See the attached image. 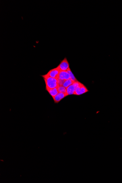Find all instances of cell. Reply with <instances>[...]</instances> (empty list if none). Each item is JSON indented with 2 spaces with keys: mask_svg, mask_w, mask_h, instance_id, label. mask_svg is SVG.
<instances>
[{
  "mask_svg": "<svg viewBox=\"0 0 122 183\" xmlns=\"http://www.w3.org/2000/svg\"><path fill=\"white\" fill-rule=\"evenodd\" d=\"M60 72V71L57 67V68H54V69L50 70L48 72L47 74L51 78L58 79L59 78Z\"/></svg>",
  "mask_w": 122,
  "mask_h": 183,
  "instance_id": "3957f363",
  "label": "cell"
},
{
  "mask_svg": "<svg viewBox=\"0 0 122 183\" xmlns=\"http://www.w3.org/2000/svg\"><path fill=\"white\" fill-rule=\"evenodd\" d=\"M75 90V87L73 84L67 88V96L74 95Z\"/></svg>",
  "mask_w": 122,
  "mask_h": 183,
  "instance_id": "52a82bcc",
  "label": "cell"
},
{
  "mask_svg": "<svg viewBox=\"0 0 122 183\" xmlns=\"http://www.w3.org/2000/svg\"><path fill=\"white\" fill-rule=\"evenodd\" d=\"M88 92L86 86L81 83L80 86L76 89L74 95L80 96Z\"/></svg>",
  "mask_w": 122,
  "mask_h": 183,
  "instance_id": "277c9868",
  "label": "cell"
},
{
  "mask_svg": "<svg viewBox=\"0 0 122 183\" xmlns=\"http://www.w3.org/2000/svg\"><path fill=\"white\" fill-rule=\"evenodd\" d=\"M75 81H73L70 79L68 80H65V82L63 83V86L67 88L70 85H72L74 82Z\"/></svg>",
  "mask_w": 122,
  "mask_h": 183,
  "instance_id": "9c48e42d",
  "label": "cell"
},
{
  "mask_svg": "<svg viewBox=\"0 0 122 183\" xmlns=\"http://www.w3.org/2000/svg\"><path fill=\"white\" fill-rule=\"evenodd\" d=\"M67 71L68 72V73H69V75H70V79H71L72 80H73V81H75V82L78 81L77 79H76V78L75 77L73 73H72V71H71V70L70 68L68 70V71Z\"/></svg>",
  "mask_w": 122,
  "mask_h": 183,
  "instance_id": "8fae6325",
  "label": "cell"
},
{
  "mask_svg": "<svg viewBox=\"0 0 122 183\" xmlns=\"http://www.w3.org/2000/svg\"><path fill=\"white\" fill-rule=\"evenodd\" d=\"M46 84V89H52L57 88L59 86L57 79L53 78L48 76L47 74L42 75Z\"/></svg>",
  "mask_w": 122,
  "mask_h": 183,
  "instance_id": "6da1fadb",
  "label": "cell"
},
{
  "mask_svg": "<svg viewBox=\"0 0 122 183\" xmlns=\"http://www.w3.org/2000/svg\"><path fill=\"white\" fill-rule=\"evenodd\" d=\"M67 94L58 93V94L54 97H53L54 102L55 104L59 103L62 100L67 96Z\"/></svg>",
  "mask_w": 122,
  "mask_h": 183,
  "instance_id": "5b68a950",
  "label": "cell"
},
{
  "mask_svg": "<svg viewBox=\"0 0 122 183\" xmlns=\"http://www.w3.org/2000/svg\"><path fill=\"white\" fill-rule=\"evenodd\" d=\"M57 67L60 71H67L70 68L67 59L65 58L64 60L61 62Z\"/></svg>",
  "mask_w": 122,
  "mask_h": 183,
  "instance_id": "7a4b0ae2",
  "label": "cell"
},
{
  "mask_svg": "<svg viewBox=\"0 0 122 183\" xmlns=\"http://www.w3.org/2000/svg\"><path fill=\"white\" fill-rule=\"evenodd\" d=\"M58 92L67 94V88L63 86H59L57 87Z\"/></svg>",
  "mask_w": 122,
  "mask_h": 183,
  "instance_id": "30bf717a",
  "label": "cell"
},
{
  "mask_svg": "<svg viewBox=\"0 0 122 183\" xmlns=\"http://www.w3.org/2000/svg\"><path fill=\"white\" fill-rule=\"evenodd\" d=\"M46 90L48 91V92L49 93L50 96L52 98L56 96L59 93L58 90L57 88H52V89H47Z\"/></svg>",
  "mask_w": 122,
  "mask_h": 183,
  "instance_id": "ba28073f",
  "label": "cell"
},
{
  "mask_svg": "<svg viewBox=\"0 0 122 183\" xmlns=\"http://www.w3.org/2000/svg\"><path fill=\"white\" fill-rule=\"evenodd\" d=\"M57 80L58 83V85H59V86H63V83H64L65 82V80H64L60 79L59 78Z\"/></svg>",
  "mask_w": 122,
  "mask_h": 183,
  "instance_id": "7c38bea8",
  "label": "cell"
},
{
  "mask_svg": "<svg viewBox=\"0 0 122 183\" xmlns=\"http://www.w3.org/2000/svg\"><path fill=\"white\" fill-rule=\"evenodd\" d=\"M58 78L60 79L66 80L70 79V76L67 71H60Z\"/></svg>",
  "mask_w": 122,
  "mask_h": 183,
  "instance_id": "8992f818",
  "label": "cell"
}]
</instances>
